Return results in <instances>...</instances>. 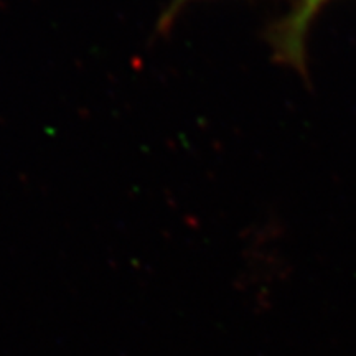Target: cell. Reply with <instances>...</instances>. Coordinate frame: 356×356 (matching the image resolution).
Wrapping results in <instances>:
<instances>
[{"instance_id": "7a4b0ae2", "label": "cell", "mask_w": 356, "mask_h": 356, "mask_svg": "<svg viewBox=\"0 0 356 356\" xmlns=\"http://www.w3.org/2000/svg\"><path fill=\"white\" fill-rule=\"evenodd\" d=\"M186 2H190V0H172L170 7L167 8L165 13L162 15V20H160V29H165L168 24H172L173 19H175L178 12L185 7Z\"/></svg>"}, {"instance_id": "6da1fadb", "label": "cell", "mask_w": 356, "mask_h": 356, "mask_svg": "<svg viewBox=\"0 0 356 356\" xmlns=\"http://www.w3.org/2000/svg\"><path fill=\"white\" fill-rule=\"evenodd\" d=\"M328 2L330 0H296L289 13L269 30L267 38L280 65L304 73L310 26Z\"/></svg>"}]
</instances>
